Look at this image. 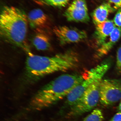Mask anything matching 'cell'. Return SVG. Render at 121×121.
<instances>
[{
  "label": "cell",
  "instance_id": "7a4b0ae2",
  "mask_svg": "<svg viewBox=\"0 0 121 121\" xmlns=\"http://www.w3.org/2000/svg\"><path fill=\"white\" fill-rule=\"evenodd\" d=\"M28 21L25 12L16 7L6 6L0 15V34L9 43L31 52L26 41Z\"/></svg>",
  "mask_w": 121,
  "mask_h": 121
},
{
  "label": "cell",
  "instance_id": "2e32d148",
  "mask_svg": "<svg viewBox=\"0 0 121 121\" xmlns=\"http://www.w3.org/2000/svg\"><path fill=\"white\" fill-rule=\"evenodd\" d=\"M108 3L113 11L121 8V0H108Z\"/></svg>",
  "mask_w": 121,
  "mask_h": 121
},
{
  "label": "cell",
  "instance_id": "277c9868",
  "mask_svg": "<svg viewBox=\"0 0 121 121\" xmlns=\"http://www.w3.org/2000/svg\"><path fill=\"white\" fill-rule=\"evenodd\" d=\"M111 66L110 60H104L88 70L82 81L66 97V102L72 107L75 105L87 89L95 81L103 79Z\"/></svg>",
  "mask_w": 121,
  "mask_h": 121
},
{
  "label": "cell",
  "instance_id": "4fadbf2b",
  "mask_svg": "<svg viewBox=\"0 0 121 121\" xmlns=\"http://www.w3.org/2000/svg\"><path fill=\"white\" fill-rule=\"evenodd\" d=\"M110 4L104 3L95 9L92 14L94 23L96 25L105 22L107 20L109 14L113 12Z\"/></svg>",
  "mask_w": 121,
  "mask_h": 121
},
{
  "label": "cell",
  "instance_id": "ac0fdd59",
  "mask_svg": "<svg viewBox=\"0 0 121 121\" xmlns=\"http://www.w3.org/2000/svg\"><path fill=\"white\" fill-rule=\"evenodd\" d=\"M113 22L117 27H121V8L119 9L116 13Z\"/></svg>",
  "mask_w": 121,
  "mask_h": 121
},
{
  "label": "cell",
  "instance_id": "d6986e66",
  "mask_svg": "<svg viewBox=\"0 0 121 121\" xmlns=\"http://www.w3.org/2000/svg\"><path fill=\"white\" fill-rule=\"evenodd\" d=\"M110 121H121V112L116 113Z\"/></svg>",
  "mask_w": 121,
  "mask_h": 121
},
{
  "label": "cell",
  "instance_id": "6da1fadb",
  "mask_svg": "<svg viewBox=\"0 0 121 121\" xmlns=\"http://www.w3.org/2000/svg\"><path fill=\"white\" fill-rule=\"evenodd\" d=\"M79 62L78 54L72 50L51 57L35 55L30 52L26 60L24 81L27 84L34 83L50 74L74 69Z\"/></svg>",
  "mask_w": 121,
  "mask_h": 121
},
{
  "label": "cell",
  "instance_id": "8fae6325",
  "mask_svg": "<svg viewBox=\"0 0 121 121\" xmlns=\"http://www.w3.org/2000/svg\"><path fill=\"white\" fill-rule=\"evenodd\" d=\"M27 18L28 23L32 28L42 29L45 28L48 20V17L40 9H35L29 13Z\"/></svg>",
  "mask_w": 121,
  "mask_h": 121
},
{
  "label": "cell",
  "instance_id": "5b68a950",
  "mask_svg": "<svg viewBox=\"0 0 121 121\" xmlns=\"http://www.w3.org/2000/svg\"><path fill=\"white\" fill-rule=\"evenodd\" d=\"M102 79L95 81L84 92L77 104L72 107L71 115H78L90 111L96 106L99 100V85Z\"/></svg>",
  "mask_w": 121,
  "mask_h": 121
},
{
  "label": "cell",
  "instance_id": "8992f818",
  "mask_svg": "<svg viewBox=\"0 0 121 121\" xmlns=\"http://www.w3.org/2000/svg\"><path fill=\"white\" fill-rule=\"evenodd\" d=\"M99 101L105 106L112 105L121 98V81L117 79L101 80L99 85Z\"/></svg>",
  "mask_w": 121,
  "mask_h": 121
},
{
  "label": "cell",
  "instance_id": "9c48e42d",
  "mask_svg": "<svg viewBox=\"0 0 121 121\" xmlns=\"http://www.w3.org/2000/svg\"><path fill=\"white\" fill-rule=\"evenodd\" d=\"M116 27L113 21L108 19L96 25L93 37L97 46L99 48L105 43Z\"/></svg>",
  "mask_w": 121,
  "mask_h": 121
},
{
  "label": "cell",
  "instance_id": "ffe728a7",
  "mask_svg": "<svg viewBox=\"0 0 121 121\" xmlns=\"http://www.w3.org/2000/svg\"><path fill=\"white\" fill-rule=\"evenodd\" d=\"M118 109L120 111H121V102L120 103V104H119V106Z\"/></svg>",
  "mask_w": 121,
  "mask_h": 121
},
{
  "label": "cell",
  "instance_id": "e0dca14e",
  "mask_svg": "<svg viewBox=\"0 0 121 121\" xmlns=\"http://www.w3.org/2000/svg\"><path fill=\"white\" fill-rule=\"evenodd\" d=\"M116 58V69L118 71L121 73V45L118 49Z\"/></svg>",
  "mask_w": 121,
  "mask_h": 121
},
{
  "label": "cell",
  "instance_id": "44dd1931",
  "mask_svg": "<svg viewBox=\"0 0 121 121\" xmlns=\"http://www.w3.org/2000/svg\"></svg>",
  "mask_w": 121,
  "mask_h": 121
},
{
  "label": "cell",
  "instance_id": "9a60e30c",
  "mask_svg": "<svg viewBox=\"0 0 121 121\" xmlns=\"http://www.w3.org/2000/svg\"><path fill=\"white\" fill-rule=\"evenodd\" d=\"M104 116L102 110L96 109L85 118L83 121H102Z\"/></svg>",
  "mask_w": 121,
  "mask_h": 121
},
{
  "label": "cell",
  "instance_id": "3957f363",
  "mask_svg": "<svg viewBox=\"0 0 121 121\" xmlns=\"http://www.w3.org/2000/svg\"><path fill=\"white\" fill-rule=\"evenodd\" d=\"M82 75L66 74L50 82L38 91L32 99L36 108L47 107L67 97L85 78Z\"/></svg>",
  "mask_w": 121,
  "mask_h": 121
},
{
  "label": "cell",
  "instance_id": "5bb4252c",
  "mask_svg": "<svg viewBox=\"0 0 121 121\" xmlns=\"http://www.w3.org/2000/svg\"><path fill=\"white\" fill-rule=\"evenodd\" d=\"M69 0H36L38 4L42 5L54 7H65L69 3Z\"/></svg>",
  "mask_w": 121,
  "mask_h": 121
},
{
  "label": "cell",
  "instance_id": "30bf717a",
  "mask_svg": "<svg viewBox=\"0 0 121 121\" xmlns=\"http://www.w3.org/2000/svg\"><path fill=\"white\" fill-rule=\"evenodd\" d=\"M121 37V27H116L105 43L99 48L96 54V58L99 59L107 55Z\"/></svg>",
  "mask_w": 121,
  "mask_h": 121
},
{
  "label": "cell",
  "instance_id": "7c38bea8",
  "mask_svg": "<svg viewBox=\"0 0 121 121\" xmlns=\"http://www.w3.org/2000/svg\"><path fill=\"white\" fill-rule=\"evenodd\" d=\"M32 40V43L38 50H49L51 48L50 39L48 35L42 29H37Z\"/></svg>",
  "mask_w": 121,
  "mask_h": 121
},
{
  "label": "cell",
  "instance_id": "52a82bcc",
  "mask_svg": "<svg viewBox=\"0 0 121 121\" xmlns=\"http://www.w3.org/2000/svg\"><path fill=\"white\" fill-rule=\"evenodd\" d=\"M53 31L61 45L77 43L87 38L86 32L76 28L66 26L54 27Z\"/></svg>",
  "mask_w": 121,
  "mask_h": 121
},
{
  "label": "cell",
  "instance_id": "ba28073f",
  "mask_svg": "<svg viewBox=\"0 0 121 121\" xmlns=\"http://www.w3.org/2000/svg\"><path fill=\"white\" fill-rule=\"evenodd\" d=\"M69 22H87L90 20L85 0H74L64 13Z\"/></svg>",
  "mask_w": 121,
  "mask_h": 121
}]
</instances>
